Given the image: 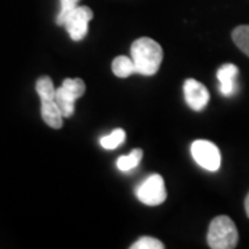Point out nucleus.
<instances>
[{
  "label": "nucleus",
  "instance_id": "1",
  "mask_svg": "<svg viewBox=\"0 0 249 249\" xmlns=\"http://www.w3.org/2000/svg\"><path fill=\"white\" fill-rule=\"evenodd\" d=\"M130 53L136 65V73L152 76L160 71L163 52L158 42L150 37H140L133 42Z\"/></svg>",
  "mask_w": 249,
  "mask_h": 249
},
{
  "label": "nucleus",
  "instance_id": "2",
  "mask_svg": "<svg viewBox=\"0 0 249 249\" xmlns=\"http://www.w3.org/2000/svg\"><path fill=\"white\" fill-rule=\"evenodd\" d=\"M36 93L40 97V104H42L40 112L45 124L53 129H61L64 116L55 101V88L53 80L49 76L39 78L36 82Z\"/></svg>",
  "mask_w": 249,
  "mask_h": 249
},
{
  "label": "nucleus",
  "instance_id": "3",
  "mask_svg": "<svg viewBox=\"0 0 249 249\" xmlns=\"http://www.w3.org/2000/svg\"><path fill=\"white\" fill-rule=\"evenodd\" d=\"M208 245L212 249H232L238 242V230L229 216H217L209 224Z\"/></svg>",
  "mask_w": 249,
  "mask_h": 249
},
{
  "label": "nucleus",
  "instance_id": "4",
  "mask_svg": "<svg viewBox=\"0 0 249 249\" xmlns=\"http://www.w3.org/2000/svg\"><path fill=\"white\" fill-rule=\"evenodd\" d=\"M86 85L79 78L65 79L60 88L55 89V101L64 118H71L75 112V101L85 94Z\"/></svg>",
  "mask_w": 249,
  "mask_h": 249
},
{
  "label": "nucleus",
  "instance_id": "5",
  "mask_svg": "<svg viewBox=\"0 0 249 249\" xmlns=\"http://www.w3.org/2000/svg\"><path fill=\"white\" fill-rule=\"evenodd\" d=\"M136 196L139 201L148 206H158L163 204L168 193L165 188V181L160 175H151L142 181L136 190Z\"/></svg>",
  "mask_w": 249,
  "mask_h": 249
},
{
  "label": "nucleus",
  "instance_id": "6",
  "mask_svg": "<svg viewBox=\"0 0 249 249\" xmlns=\"http://www.w3.org/2000/svg\"><path fill=\"white\" fill-rule=\"evenodd\" d=\"M191 155L201 168L209 172H216L220 168L222 155L219 148L212 142L196 140L191 144Z\"/></svg>",
  "mask_w": 249,
  "mask_h": 249
},
{
  "label": "nucleus",
  "instance_id": "7",
  "mask_svg": "<svg viewBox=\"0 0 249 249\" xmlns=\"http://www.w3.org/2000/svg\"><path fill=\"white\" fill-rule=\"evenodd\" d=\"M93 18V11L86 6H78L76 9L68 14L64 25L65 31L73 42H80L89 31V22Z\"/></svg>",
  "mask_w": 249,
  "mask_h": 249
},
{
  "label": "nucleus",
  "instance_id": "8",
  "mask_svg": "<svg viewBox=\"0 0 249 249\" xmlns=\"http://www.w3.org/2000/svg\"><path fill=\"white\" fill-rule=\"evenodd\" d=\"M184 98L188 107L194 111H202L209 103V91L201 82L196 79H187L183 86Z\"/></svg>",
  "mask_w": 249,
  "mask_h": 249
},
{
  "label": "nucleus",
  "instance_id": "9",
  "mask_svg": "<svg viewBox=\"0 0 249 249\" xmlns=\"http://www.w3.org/2000/svg\"><path fill=\"white\" fill-rule=\"evenodd\" d=\"M217 80L220 83L219 89L220 93L226 97H231L232 94L237 90V85H235V79L238 76V68L234 64H224L219 70H217Z\"/></svg>",
  "mask_w": 249,
  "mask_h": 249
},
{
  "label": "nucleus",
  "instance_id": "10",
  "mask_svg": "<svg viewBox=\"0 0 249 249\" xmlns=\"http://www.w3.org/2000/svg\"><path fill=\"white\" fill-rule=\"evenodd\" d=\"M112 72L118 78H129L130 75L136 73V65L132 57L127 55H118L112 61Z\"/></svg>",
  "mask_w": 249,
  "mask_h": 249
},
{
  "label": "nucleus",
  "instance_id": "11",
  "mask_svg": "<svg viewBox=\"0 0 249 249\" xmlns=\"http://www.w3.org/2000/svg\"><path fill=\"white\" fill-rule=\"evenodd\" d=\"M142 158V151L140 148H136L133 151L130 152L129 155H124V157H119L116 160V166L118 169L122 170V172H129V170L134 169Z\"/></svg>",
  "mask_w": 249,
  "mask_h": 249
},
{
  "label": "nucleus",
  "instance_id": "12",
  "mask_svg": "<svg viewBox=\"0 0 249 249\" xmlns=\"http://www.w3.org/2000/svg\"><path fill=\"white\" fill-rule=\"evenodd\" d=\"M232 40L242 53L249 57V25H240L231 34Z\"/></svg>",
  "mask_w": 249,
  "mask_h": 249
},
{
  "label": "nucleus",
  "instance_id": "13",
  "mask_svg": "<svg viewBox=\"0 0 249 249\" xmlns=\"http://www.w3.org/2000/svg\"><path fill=\"white\" fill-rule=\"evenodd\" d=\"M126 139V132L124 129H115L111 133L100 139V144L106 150H115Z\"/></svg>",
  "mask_w": 249,
  "mask_h": 249
},
{
  "label": "nucleus",
  "instance_id": "14",
  "mask_svg": "<svg viewBox=\"0 0 249 249\" xmlns=\"http://www.w3.org/2000/svg\"><path fill=\"white\" fill-rule=\"evenodd\" d=\"M80 0H60V13L55 18L57 25H64L65 18L68 17V14L73 11L79 6Z\"/></svg>",
  "mask_w": 249,
  "mask_h": 249
},
{
  "label": "nucleus",
  "instance_id": "15",
  "mask_svg": "<svg viewBox=\"0 0 249 249\" xmlns=\"http://www.w3.org/2000/svg\"><path fill=\"white\" fill-rule=\"evenodd\" d=\"M132 249H163V244L157 238L152 237H142L140 240H137L133 245L130 247Z\"/></svg>",
  "mask_w": 249,
  "mask_h": 249
},
{
  "label": "nucleus",
  "instance_id": "16",
  "mask_svg": "<svg viewBox=\"0 0 249 249\" xmlns=\"http://www.w3.org/2000/svg\"><path fill=\"white\" fill-rule=\"evenodd\" d=\"M245 212H247V216L249 217V193L247 198H245Z\"/></svg>",
  "mask_w": 249,
  "mask_h": 249
}]
</instances>
